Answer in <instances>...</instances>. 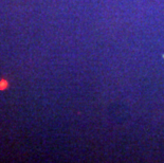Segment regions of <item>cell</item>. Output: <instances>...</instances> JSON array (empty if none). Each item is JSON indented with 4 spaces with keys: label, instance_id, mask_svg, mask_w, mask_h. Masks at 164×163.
Returning a JSON list of instances; mask_svg holds the SVG:
<instances>
[{
    "label": "cell",
    "instance_id": "1",
    "mask_svg": "<svg viewBox=\"0 0 164 163\" xmlns=\"http://www.w3.org/2000/svg\"><path fill=\"white\" fill-rule=\"evenodd\" d=\"M8 88V82L4 80V78H2V80L0 81V91H4V90H6Z\"/></svg>",
    "mask_w": 164,
    "mask_h": 163
},
{
    "label": "cell",
    "instance_id": "2",
    "mask_svg": "<svg viewBox=\"0 0 164 163\" xmlns=\"http://www.w3.org/2000/svg\"><path fill=\"white\" fill-rule=\"evenodd\" d=\"M163 57H164V55H163Z\"/></svg>",
    "mask_w": 164,
    "mask_h": 163
}]
</instances>
